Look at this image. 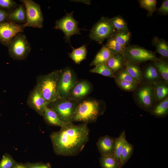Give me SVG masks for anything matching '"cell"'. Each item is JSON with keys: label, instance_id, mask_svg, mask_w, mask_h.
Here are the masks:
<instances>
[{"label": "cell", "instance_id": "7402d4cb", "mask_svg": "<svg viewBox=\"0 0 168 168\" xmlns=\"http://www.w3.org/2000/svg\"><path fill=\"white\" fill-rule=\"evenodd\" d=\"M112 55L109 50L104 46L97 53L90 66H96L101 64H106Z\"/></svg>", "mask_w": 168, "mask_h": 168}, {"label": "cell", "instance_id": "836d02e7", "mask_svg": "<svg viewBox=\"0 0 168 168\" xmlns=\"http://www.w3.org/2000/svg\"><path fill=\"white\" fill-rule=\"evenodd\" d=\"M113 26L116 30H120L128 29L127 23L125 19L119 15L109 18Z\"/></svg>", "mask_w": 168, "mask_h": 168}, {"label": "cell", "instance_id": "5b68a950", "mask_svg": "<svg viewBox=\"0 0 168 168\" xmlns=\"http://www.w3.org/2000/svg\"><path fill=\"white\" fill-rule=\"evenodd\" d=\"M80 101L61 98L50 103L48 107L54 111L63 121L72 122L73 114Z\"/></svg>", "mask_w": 168, "mask_h": 168}, {"label": "cell", "instance_id": "60d3db41", "mask_svg": "<svg viewBox=\"0 0 168 168\" xmlns=\"http://www.w3.org/2000/svg\"><path fill=\"white\" fill-rule=\"evenodd\" d=\"M9 11L0 8V24L8 21Z\"/></svg>", "mask_w": 168, "mask_h": 168}, {"label": "cell", "instance_id": "4316f807", "mask_svg": "<svg viewBox=\"0 0 168 168\" xmlns=\"http://www.w3.org/2000/svg\"><path fill=\"white\" fill-rule=\"evenodd\" d=\"M99 162L102 168H122L120 164L114 156L101 155Z\"/></svg>", "mask_w": 168, "mask_h": 168}, {"label": "cell", "instance_id": "cb8c5ba5", "mask_svg": "<svg viewBox=\"0 0 168 168\" xmlns=\"http://www.w3.org/2000/svg\"><path fill=\"white\" fill-rule=\"evenodd\" d=\"M154 84V93L157 102L168 96V84L163 81Z\"/></svg>", "mask_w": 168, "mask_h": 168}, {"label": "cell", "instance_id": "83f0119b", "mask_svg": "<svg viewBox=\"0 0 168 168\" xmlns=\"http://www.w3.org/2000/svg\"><path fill=\"white\" fill-rule=\"evenodd\" d=\"M87 52L86 46L83 44L79 48L73 49L72 52L68 54L69 56L76 64H79L86 58Z\"/></svg>", "mask_w": 168, "mask_h": 168}, {"label": "cell", "instance_id": "6da1fadb", "mask_svg": "<svg viewBox=\"0 0 168 168\" xmlns=\"http://www.w3.org/2000/svg\"><path fill=\"white\" fill-rule=\"evenodd\" d=\"M88 123L78 125L68 123L58 131L52 132L50 138L54 152L58 155L75 156L83 150L89 140Z\"/></svg>", "mask_w": 168, "mask_h": 168}, {"label": "cell", "instance_id": "e575fe53", "mask_svg": "<svg viewBox=\"0 0 168 168\" xmlns=\"http://www.w3.org/2000/svg\"><path fill=\"white\" fill-rule=\"evenodd\" d=\"M17 163L10 155L6 153L0 162V168H14Z\"/></svg>", "mask_w": 168, "mask_h": 168}, {"label": "cell", "instance_id": "7c38bea8", "mask_svg": "<svg viewBox=\"0 0 168 168\" xmlns=\"http://www.w3.org/2000/svg\"><path fill=\"white\" fill-rule=\"evenodd\" d=\"M25 27L19 24L7 21L0 24V42L7 46L11 40L17 34L23 32Z\"/></svg>", "mask_w": 168, "mask_h": 168}, {"label": "cell", "instance_id": "484cf974", "mask_svg": "<svg viewBox=\"0 0 168 168\" xmlns=\"http://www.w3.org/2000/svg\"><path fill=\"white\" fill-rule=\"evenodd\" d=\"M167 59L161 58L159 60L153 62L157 71L163 81L168 84V62Z\"/></svg>", "mask_w": 168, "mask_h": 168}, {"label": "cell", "instance_id": "7a4b0ae2", "mask_svg": "<svg viewBox=\"0 0 168 168\" xmlns=\"http://www.w3.org/2000/svg\"><path fill=\"white\" fill-rule=\"evenodd\" d=\"M61 72V70H55L37 77L36 85L49 104L61 98L58 88Z\"/></svg>", "mask_w": 168, "mask_h": 168}, {"label": "cell", "instance_id": "44dd1931", "mask_svg": "<svg viewBox=\"0 0 168 168\" xmlns=\"http://www.w3.org/2000/svg\"><path fill=\"white\" fill-rule=\"evenodd\" d=\"M152 46L156 47L155 53L160 54L164 58H168V43L165 40L154 36L152 40Z\"/></svg>", "mask_w": 168, "mask_h": 168}, {"label": "cell", "instance_id": "ac0fdd59", "mask_svg": "<svg viewBox=\"0 0 168 168\" xmlns=\"http://www.w3.org/2000/svg\"><path fill=\"white\" fill-rule=\"evenodd\" d=\"M8 21L19 24L26 23V10L23 4L19 5L15 9L9 11Z\"/></svg>", "mask_w": 168, "mask_h": 168}, {"label": "cell", "instance_id": "d590c367", "mask_svg": "<svg viewBox=\"0 0 168 168\" xmlns=\"http://www.w3.org/2000/svg\"><path fill=\"white\" fill-rule=\"evenodd\" d=\"M114 78L115 81L128 82L135 83L137 85L138 84L130 76L126 68L115 74Z\"/></svg>", "mask_w": 168, "mask_h": 168}, {"label": "cell", "instance_id": "4fadbf2b", "mask_svg": "<svg viewBox=\"0 0 168 168\" xmlns=\"http://www.w3.org/2000/svg\"><path fill=\"white\" fill-rule=\"evenodd\" d=\"M27 104L30 107L41 116H43L49 105L36 85L30 93Z\"/></svg>", "mask_w": 168, "mask_h": 168}, {"label": "cell", "instance_id": "ab89813d", "mask_svg": "<svg viewBox=\"0 0 168 168\" xmlns=\"http://www.w3.org/2000/svg\"><path fill=\"white\" fill-rule=\"evenodd\" d=\"M158 13L161 15H167L168 14V0H165L162 1L159 8L157 9Z\"/></svg>", "mask_w": 168, "mask_h": 168}, {"label": "cell", "instance_id": "ffe728a7", "mask_svg": "<svg viewBox=\"0 0 168 168\" xmlns=\"http://www.w3.org/2000/svg\"><path fill=\"white\" fill-rule=\"evenodd\" d=\"M150 113L151 115L159 118L167 116L168 114V96L157 102Z\"/></svg>", "mask_w": 168, "mask_h": 168}, {"label": "cell", "instance_id": "f1b7e54d", "mask_svg": "<svg viewBox=\"0 0 168 168\" xmlns=\"http://www.w3.org/2000/svg\"><path fill=\"white\" fill-rule=\"evenodd\" d=\"M134 147L126 139L124 141L120 156L121 166L122 168L133 155Z\"/></svg>", "mask_w": 168, "mask_h": 168}, {"label": "cell", "instance_id": "30bf717a", "mask_svg": "<svg viewBox=\"0 0 168 168\" xmlns=\"http://www.w3.org/2000/svg\"><path fill=\"white\" fill-rule=\"evenodd\" d=\"M72 12L67 13L62 18L56 22L54 28L62 30L65 35L66 42L70 43V38L74 35H80V29L78 26V22L74 19Z\"/></svg>", "mask_w": 168, "mask_h": 168}, {"label": "cell", "instance_id": "4dcf8cb0", "mask_svg": "<svg viewBox=\"0 0 168 168\" xmlns=\"http://www.w3.org/2000/svg\"><path fill=\"white\" fill-rule=\"evenodd\" d=\"M126 140L125 131L124 130L119 136L116 138L114 157L121 165L120 156L124 141Z\"/></svg>", "mask_w": 168, "mask_h": 168}, {"label": "cell", "instance_id": "d6a6232c", "mask_svg": "<svg viewBox=\"0 0 168 168\" xmlns=\"http://www.w3.org/2000/svg\"><path fill=\"white\" fill-rule=\"evenodd\" d=\"M89 71L91 73L99 74L105 77L111 78L114 77L113 73L105 63L96 66Z\"/></svg>", "mask_w": 168, "mask_h": 168}, {"label": "cell", "instance_id": "8992f818", "mask_svg": "<svg viewBox=\"0 0 168 168\" xmlns=\"http://www.w3.org/2000/svg\"><path fill=\"white\" fill-rule=\"evenodd\" d=\"M9 54L14 60L25 59L30 52V45L26 36L21 33H18L10 41L7 46Z\"/></svg>", "mask_w": 168, "mask_h": 168}, {"label": "cell", "instance_id": "277c9868", "mask_svg": "<svg viewBox=\"0 0 168 168\" xmlns=\"http://www.w3.org/2000/svg\"><path fill=\"white\" fill-rule=\"evenodd\" d=\"M79 102L72 119V122L88 124L96 121L100 114L99 102L95 100H85Z\"/></svg>", "mask_w": 168, "mask_h": 168}, {"label": "cell", "instance_id": "8fae6325", "mask_svg": "<svg viewBox=\"0 0 168 168\" xmlns=\"http://www.w3.org/2000/svg\"><path fill=\"white\" fill-rule=\"evenodd\" d=\"M77 81L76 75L71 68L67 67L61 70L58 85L59 92L61 98H68Z\"/></svg>", "mask_w": 168, "mask_h": 168}, {"label": "cell", "instance_id": "b9f144b4", "mask_svg": "<svg viewBox=\"0 0 168 168\" xmlns=\"http://www.w3.org/2000/svg\"><path fill=\"white\" fill-rule=\"evenodd\" d=\"M14 168H26V164L17 163Z\"/></svg>", "mask_w": 168, "mask_h": 168}, {"label": "cell", "instance_id": "52a82bcc", "mask_svg": "<svg viewBox=\"0 0 168 168\" xmlns=\"http://www.w3.org/2000/svg\"><path fill=\"white\" fill-rule=\"evenodd\" d=\"M124 56L126 61L137 64L148 61L159 60L154 52L138 45H131L126 47Z\"/></svg>", "mask_w": 168, "mask_h": 168}, {"label": "cell", "instance_id": "ba28073f", "mask_svg": "<svg viewBox=\"0 0 168 168\" xmlns=\"http://www.w3.org/2000/svg\"><path fill=\"white\" fill-rule=\"evenodd\" d=\"M20 1L26 10V21L24 26L42 28L44 17L40 5L32 0Z\"/></svg>", "mask_w": 168, "mask_h": 168}, {"label": "cell", "instance_id": "d6986e66", "mask_svg": "<svg viewBox=\"0 0 168 168\" xmlns=\"http://www.w3.org/2000/svg\"><path fill=\"white\" fill-rule=\"evenodd\" d=\"M43 116L45 122L49 126L61 128L65 126L68 123L62 121L57 114L48 107L45 110Z\"/></svg>", "mask_w": 168, "mask_h": 168}, {"label": "cell", "instance_id": "f35d334b", "mask_svg": "<svg viewBox=\"0 0 168 168\" xmlns=\"http://www.w3.org/2000/svg\"><path fill=\"white\" fill-rule=\"evenodd\" d=\"M26 168H51L49 163H44L42 162L27 163L26 164Z\"/></svg>", "mask_w": 168, "mask_h": 168}, {"label": "cell", "instance_id": "74e56055", "mask_svg": "<svg viewBox=\"0 0 168 168\" xmlns=\"http://www.w3.org/2000/svg\"><path fill=\"white\" fill-rule=\"evenodd\" d=\"M18 5L12 0H0V8L10 11L17 7Z\"/></svg>", "mask_w": 168, "mask_h": 168}, {"label": "cell", "instance_id": "3957f363", "mask_svg": "<svg viewBox=\"0 0 168 168\" xmlns=\"http://www.w3.org/2000/svg\"><path fill=\"white\" fill-rule=\"evenodd\" d=\"M133 92L132 97L136 104L141 109L150 113L157 103L154 85L141 82Z\"/></svg>", "mask_w": 168, "mask_h": 168}, {"label": "cell", "instance_id": "603a6c76", "mask_svg": "<svg viewBox=\"0 0 168 168\" xmlns=\"http://www.w3.org/2000/svg\"><path fill=\"white\" fill-rule=\"evenodd\" d=\"M126 69L130 76L138 84L141 83L142 71L139 64L126 61Z\"/></svg>", "mask_w": 168, "mask_h": 168}, {"label": "cell", "instance_id": "d4e9b609", "mask_svg": "<svg viewBox=\"0 0 168 168\" xmlns=\"http://www.w3.org/2000/svg\"><path fill=\"white\" fill-rule=\"evenodd\" d=\"M131 34L128 29L116 30L111 37L122 45L126 47L130 40Z\"/></svg>", "mask_w": 168, "mask_h": 168}, {"label": "cell", "instance_id": "f546056e", "mask_svg": "<svg viewBox=\"0 0 168 168\" xmlns=\"http://www.w3.org/2000/svg\"><path fill=\"white\" fill-rule=\"evenodd\" d=\"M105 46L112 54H120L123 55L126 47L118 43L111 37L108 39Z\"/></svg>", "mask_w": 168, "mask_h": 168}, {"label": "cell", "instance_id": "9c48e42d", "mask_svg": "<svg viewBox=\"0 0 168 168\" xmlns=\"http://www.w3.org/2000/svg\"><path fill=\"white\" fill-rule=\"evenodd\" d=\"M116 30L109 18L102 17L92 27L89 36L92 40L101 44L105 39L110 37Z\"/></svg>", "mask_w": 168, "mask_h": 168}, {"label": "cell", "instance_id": "9a60e30c", "mask_svg": "<svg viewBox=\"0 0 168 168\" xmlns=\"http://www.w3.org/2000/svg\"><path fill=\"white\" fill-rule=\"evenodd\" d=\"M91 90V86L89 82L85 80L77 81L68 98L72 100H81L90 93Z\"/></svg>", "mask_w": 168, "mask_h": 168}, {"label": "cell", "instance_id": "2e32d148", "mask_svg": "<svg viewBox=\"0 0 168 168\" xmlns=\"http://www.w3.org/2000/svg\"><path fill=\"white\" fill-rule=\"evenodd\" d=\"M141 69L142 78L141 82L154 84L163 81L155 67L153 62L145 66Z\"/></svg>", "mask_w": 168, "mask_h": 168}, {"label": "cell", "instance_id": "1f68e13d", "mask_svg": "<svg viewBox=\"0 0 168 168\" xmlns=\"http://www.w3.org/2000/svg\"><path fill=\"white\" fill-rule=\"evenodd\" d=\"M138 2L140 7L147 12L148 16H152L156 10L157 2L156 0H139Z\"/></svg>", "mask_w": 168, "mask_h": 168}, {"label": "cell", "instance_id": "8d00e7d4", "mask_svg": "<svg viewBox=\"0 0 168 168\" xmlns=\"http://www.w3.org/2000/svg\"><path fill=\"white\" fill-rule=\"evenodd\" d=\"M116 84L122 90L128 92H133L136 88L138 85L126 81H115Z\"/></svg>", "mask_w": 168, "mask_h": 168}, {"label": "cell", "instance_id": "e0dca14e", "mask_svg": "<svg viewBox=\"0 0 168 168\" xmlns=\"http://www.w3.org/2000/svg\"><path fill=\"white\" fill-rule=\"evenodd\" d=\"M126 61L123 55L112 54L106 63L114 75L126 68Z\"/></svg>", "mask_w": 168, "mask_h": 168}, {"label": "cell", "instance_id": "5bb4252c", "mask_svg": "<svg viewBox=\"0 0 168 168\" xmlns=\"http://www.w3.org/2000/svg\"><path fill=\"white\" fill-rule=\"evenodd\" d=\"M116 138L108 135L100 137L96 145L99 153L101 155L114 156Z\"/></svg>", "mask_w": 168, "mask_h": 168}]
</instances>
